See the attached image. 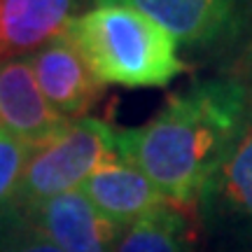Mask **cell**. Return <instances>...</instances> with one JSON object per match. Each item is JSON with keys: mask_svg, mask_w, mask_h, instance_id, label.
<instances>
[{"mask_svg": "<svg viewBox=\"0 0 252 252\" xmlns=\"http://www.w3.org/2000/svg\"><path fill=\"white\" fill-rule=\"evenodd\" d=\"M248 115L241 77L194 82L145 126L115 131V150L173 206H196L210 175L238 138Z\"/></svg>", "mask_w": 252, "mask_h": 252, "instance_id": "cell-1", "label": "cell"}, {"mask_svg": "<svg viewBox=\"0 0 252 252\" xmlns=\"http://www.w3.org/2000/svg\"><path fill=\"white\" fill-rule=\"evenodd\" d=\"M63 35L100 84L166 87L187 70L178 42L159 24L124 5H96L72 19Z\"/></svg>", "mask_w": 252, "mask_h": 252, "instance_id": "cell-2", "label": "cell"}, {"mask_svg": "<svg viewBox=\"0 0 252 252\" xmlns=\"http://www.w3.org/2000/svg\"><path fill=\"white\" fill-rule=\"evenodd\" d=\"M117 159L112 126L94 117L72 119L61 135L31 150L14 208L31 210L49 198L77 191L100 166Z\"/></svg>", "mask_w": 252, "mask_h": 252, "instance_id": "cell-3", "label": "cell"}, {"mask_svg": "<svg viewBox=\"0 0 252 252\" xmlns=\"http://www.w3.org/2000/svg\"><path fill=\"white\" fill-rule=\"evenodd\" d=\"M248 84V82H245ZM198 222L220 241L252 243V87L248 84V115L234 145L210 175L196 201Z\"/></svg>", "mask_w": 252, "mask_h": 252, "instance_id": "cell-4", "label": "cell"}, {"mask_svg": "<svg viewBox=\"0 0 252 252\" xmlns=\"http://www.w3.org/2000/svg\"><path fill=\"white\" fill-rule=\"evenodd\" d=\"M72 119L56 112L37 84L28 56L0 59V128L31 147L54 140Z\"/></svg>", "mask_w": 252, "mask_h": 252, "instance_id": "cell-5", "label": "cell"}, {"mask_svg": "<svg viewBox=\"0 0 252 252\" xmlns=\"http://www.w3.org/2000/svg\"><path fill=\"white\" fill-rule=\"evenodd\" d=\"M96 5H124L152 19L178 45H220L241 28V0H94Z\"/></svg>", "mask_w": 252, "mask_h": 252, "instance_id": "cell-6", "label": "cell"}, {"mask_svg": "<svg viewBox=\"0 0 252 252\" xmlns=\"http://www.w3.org/2000/svg\"><path fill=\"white\" fill-rule=\"evenodd\" d=\"M26 56L45 98L63 117H80L98 100L103 84L63 33Z\"/></svg>", "mask_w": 252, "mask_h": 252, "instance_id": "cell-7", "label": "cell"}, {"mask_svg": "<svg viewBox=\"0 0 252 252\" xmlns=\"http://www.w3.org/2000/svg\"><path fill=\"white\" fill-rule=\"evenodd\" d=\"M26 213L61 252H115L124 231L103 220L80 189L49 198Z\"/></svg>", "mask_w": 252, "mask_h": 252, "instance_id": "cell-8", "label": "cell"}, {"mask_svg": "<svg viewBox=\"0 0 252 252\" xmlns=\"http://www.w3.org/2000/svg\"><path fill=\"white\" fill-rule=\"evenodd\" d=\"M80 191L103 220L119 229L131 226L147 213L168 203L143 173L122 159L100 166L82 182Z\"/></svg>", "mask_w": 252, "mask_h": 252, "instance_id": "cell-9", "label": "cell"}, {"mask_svg": "<svg viewBox=\"0 0 252 252\" xmlns=\"http://www.w3.org/2000/svg\"><path fill=\"white\" fill-rule=\"evenodd\" d=\"M89 0H2L0 45L2 54L24 56L61 35Z\"/></svg>", "mask_w": 252, "mask_h": 252, "instance_id": "cell-10", "label": "cell"}, {"mask_svg": "<svg viewBox=\"0 0 252 252\" xmlns=\"http://www.w3.org/2000/svg\"><path fill=\"white\" fill-rule=\"evenodd\" d=\"M196 224L182 206L157 208L126 226L119 234L115 252H194Z\"/></svg>", "mask_w": 252, "mask_h": 252, "instance_id": "cell-11", "label": "cell"}, {"mask_svg": "<svg viewBox=\"0 0 252 252\" xmlns=\"http://www.w3.org/2000/svg\"><path fill=\"white\" fill-rule=\"evenodd\" d=\"M0 252H61L24 208L0 215Z\"/></svg>", "mask_w": 252, "mask_h": 252, "instance_id": "cell-12", "label": "cell"}, {"mask_svg": "<svg viewBox=\"0 0 252 252\" xmlns=\"http://www.w3.org/2000/svg\"><path fill=\"white\" fill-rule=\"evenodd\" d=\"M31 150V145L0 128V215L14 208L17 189L26 171Z\"/></svg>", "mask_w": 252, "mask_h": 252, "instance_id": "cell-13", "label": "cell"}, {"mask_svg": "<svg viewBox=\"0 0 252 252\" xmlns=\"http://www.w3.org/2000/svg\"><path fill=\"white\" fill-rule=\"evenodd\" d=\"M245 82H248V84H250V87H252V54H250V75L245 77Z\"/></svg>", "mask_w": 252, "mask_h": 252, "instance_id": "cell-14", "label": "cell"}, {"mask_svg": "<svg viewBox=\"0 0 252 252\" xmlns=\"http://www.w3.org/2000/svg\"><path fill=\"white\" fill-rule=\"evenodd\" d=\"M0 2H2V0H0ZM0 56H2V45H0Z\"/></svg>", "mask_w": 252, "mask_h": 252, "instance_id": "cell-15", "label": "cell"}]
</instances>
